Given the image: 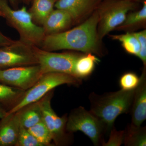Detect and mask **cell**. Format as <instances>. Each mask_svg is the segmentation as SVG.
<instances>
[{
    "label": "cell",
    "instance_id": "cell-1",
    "mask_svg": "<svg viewBox=\"0 0 146 146\" xmlns=\"http://www.w3.org/2000/svg\"><path fill=\"white\" fill-rule=\"evenodd\" d=\"M98 21L96 9L86 20L72 29L46 35L39 48L48 51L72 50L102 56L101 42L97 32Z\"/></svg>",
    "mask_w": 146,
    "mask_h": 146
},
{
    "label": "cell",
    "instance_id": "cell-2",
    "mask_svg": "<svg viewBox=\"0 0 146 146\" xmlns=\"http://www.w3.org/2000/svg\"><path fill=\"white\" fill-rule=\"evenodd\" d=\"M135 90L121 89L102 95L90 94V111L104 124L106 132L110 133L118 116L130 111Z\"/></svg>",
    "mask_w": 146,
    "mask_h": 146
},
{
    "label": "cell",
    "instance_id": "cell-3",
    "mask_svg": "<svg viewBox=\"0 0 146 146\" xmlns=\"http://www.w3.org/2000/svg\"><path fill=\"white\" fill-rule=\"evenodd\" d=\"M0 9L7 23L18 32L20 40L33 46H41L46 36L44 31L33 22L26 7L13 9L7 0H0Z\"/></svg>",
    "mask_w": 146,
    "mask_h": 146
},
{
    "label": "cell",
    "instance_id": "cell-4",
    "mask_svg": "<svg viewBox=\"0 0 146 146\" xmlns=\"http://www.w3.org/2000/svg\"><path fill=\"white\" fill-rule=\"evenodd\" d=\"M130 0H104L96 9L99 16L97 32L99 40L122 23L129 11L135 10L138 4Z\"/></svg>",
    "mask_w": 146,
    "mask_h": 146
},
{
    "label": "cell",
    "instance_id": "cell-5",
    "mask_svg": "<svg viewBox=\"0 0 146 146\" xmlns=\"http://www.w3.org/2000/svg\"><path fill=\"white\" fill-rule=\"evenodd\" d=\"M82 83L81 79L68 74L46 73L43 74L32 87L25 91L20 102L7 113L16 112L27 105L38 101L47 93L57 86L63 84L79 86Z\"/></svg>",
    "mask_w": 146,
    "mask_h": 146
},
{
    "label": "cell",
    "instance_id": "cell-6",
    "mask_svg": "<svg viewBox=\"0 0 146 146\" xmlns=\"http://www.w3.org/2000/svg\"><path fill=\"white\" fill-rule=\"evenodd\" d=\"M66 128L72 133L80 131L88 136L95 146H100L104 142L103 135L106 132L101 121L90 111L82 106L72 110L68 116Z\"/></svg>",
    "mask_w": 146,
    "mask_h": 146
},
{
    "label": "cell",
    "instance_id": "cell-7",
    "mask_svg": "<svg viewBox=\"0 0 146 146\" xmlns=\"http://www.w3.org/2000/svg\"><path fill=\"white\" fill-rule=\"evenodd\" d=\"M34 49L38 65L43 74L58 72L75 77L74 73L75 64L81 54L73 52H54L36 46H34Z\"/></svg>",
    "mask_w": 146,
    "mask_h": 146
},
{
    "label": "cell",
    "instance_id": "cell-8",
    "mask_svg": "<svg viewBox=\"0 0 146 146\" xmlns=\"http://www.w3.org/2000/svg\"><path fill=\"white\" fill-rule=\"evenodd\" d=\"M34 47L20 39L0 47V69L38 65Z\"/></svg>",
    "mask_w": 146,
    "mask_h": 146
},
{
    "label": "cell",
    "instance_id": "cell-9",
    "mask_svg": "<svg viewBox=\"0 0 146 146\" xmlns=\"http://www.w3.org/2000/svg\"><path fill=\"white\" fill-rule=\"evenodd\" d=\"M43 74L39 65L0 69V82L27 91L36 83Z\"/></svg>",
    "mask_w": 146,
    "mask_h": 146
},
{
    "label": "cell",
    "instance_id": "cell-10",
    "mask_svg": "<svg viewBox=\"0 0 146 146\" xmlns=\"http://www.w3.org/2000/svg\"><path fill=\"white\" fill-rule=\"evenodd\" d=\"M104 0H57L56 9L68 12L73 23H81L89 17Z\"/></svg>",
    "mask_w": 146,
    "mask_h": 146
},
{
    "label": "cell",
    "instance_id": "cell-11",
    "mask_svg": "<svg viewBox=\"0 0 146 146\" xmlns=\"http://www.w3.org/2000/svg\"><path fill=\"white\" fill-rule=\"evenodd\" d=\"M131 124L141 126L146 119V72L143 69L139 85L134 91L131 108Z\"/></svg>",
    "mask_w": 146,
    "mask_h": 146
},
{
    "label": "cell",
    "instance_id": "cell-12",
    "mask_svg": "<svg viewBox=\"0 0 146 146\" xmlns=\"http://www.w3.org/2000/svg\"><path fill=\"white\" fill-rule=\"evenodd\" d=\"M21 126L18 111L0 119V146H15Z\"/></svg>",
    "mask_w": 146,
    "mask_h": 146
},
{
    "label": "cell",
    "instance_id": "cell-13",
    "mask_svg": "<svg viewBox=\"0 0 146 146\" xmlns=\"http://www.w3.org/2000/svg\"><path fill=\"white\" fill-rule=\"evenodd\" d=\"M73 23L72 19L68 12L56 9L48 16L42 27L46 35L65 31Z\"/></svg>",
    "mask_w": 146,
    "mask_h": 146
},
{
    "label": "cell",
    "instance_id": "cell-14",
    "mask_svg": "<svg viewBox=\"0 0 146 146\" xmlns=\"http://www.w3.org/2000/svg\"><path fill=\"white\" fill-rule=\"evenodd\" d=\"M22 127L29 129L42 120L39 101L25 106L18 110Z\"/></svg>",
    "mask_w": 146,
    "mask_h": 146
},
{
    "label": "cell",
    "instance_id": "cell-15",
    "mask_svg": "<svg viewBox=\"0 0 146 146\" xmlns=\"http://www.w3.org/2000/svg\"><path fill=\"white\" fill-rule=\"evenodd\" d=\"M57 0H33L32 5L28 10L33 22L42 26L54 9Z\"/></svg>",
    "mask_w": 146,
    "mask_h": 146
},
{
    "label": "cell",
    "instance_id": "cell-16",
    "mask_svg": "<svg viewBox=\"0 0 146 146\" xmlns=\"http://www.w3.org/2000/svg\"><path fill=\"white\" fill-rule=\"evenodd\" d=\"M25 91L0 82V104L8 112L20 102Z\"/></svg>",
    "mask_w": 146,
    "mask_h": 146
},
{
    "label": "cell",
    "instance_id": "cell-17",
    "mask_svg": "<svg viewBox=\"0 0 146 146\" xmlns=\"http://www.w3.org/2000/svg\"><path fill=\"white\" fill-rule=\"evenodd\" d=\"M99 62V59L93 54H81L75 64V76L81 80L89 76L93 73L96 64Z\"/></svg>",
    "mask_w": 146,
    "mask_h": 146
},
{
    "label": "cell",
    "instance_id": "cell-18",
    "mask_svg": "<svg viewBox=\"0 0 146 146\" xmlns=\"http://www.w3.org/2000/svg\"><path fill=\"white\" fill-rule=\"evenodd\" d=\"M143 3L141 9L128 13L122 23L115 30L131 32V31L145 26L146 22V2Z\"/></svg>",
    "mask_w": 146,
    "mask_h": 146
},
{
    "label": "cell",
    "instance_id": "cell-19",
    "mask_svg": "<svg viewBox=\"0 0 146 146\" xmlns=\"http://www.w3.org/2000/svg\"><path fill=\"white\" fill-rule=\"evenodd\" d=\"M123 143L127 146H146L145 127H137L129 125L124 130Z\"/></svg>",
    "mask_w": 146,
    "mask_h": 146
},
{
    "label": "cell",
    "instance_id": "cell-20",
    "mask_svg": "<svg viewBox=\"0 0 146 146\" xmlns=\"http://www.w3.org/2000/svg\"><path fill=\"white\" fill-rule=\"evenodd\" d=\"M110 36L113 40L119 41L127 53L138 56L140 50V44L134 33L127 32L125 34Z\"/></svg>",
    "mask_w": 146,
    "mask_h": 146
},
{
    "label": "cell",
    "instance_id": "cell-21",
    "mask_svg": "<svg viewBox=\"0 0 146 146\" xmlns=\"http://www.w3.org/2000/svg\"><path fill=\"white\" fill-rule=\"evenodd\" d=\"M28 129L43 146H53L51 134L42 120Z\"/></svg>",
    "mask_w": 146,
    "mask_h": 146
},
{
    "label": "cell",
    "instance_id": "cell-22",
    "mask_svg": "<svg viewBox=\"0 0 146 146\" xmlns=\"http://www.w3.org/2000/svg\"><path fill=\"white\" fill-rule=\"evenodd\" d=\"M140 82V77L136 73L128 72L121 76L119 80V85L122 90L132 91L137 88Z\"/></svg>",
    "mask_w": 146,
    "mask_h": 146
},
{
    "label": "cell",
    "instance_id": "cell-23",
    "mask_svg": "<svg viewBox=\"0 0 146 146\" xmlns=\"http://www.w3.org/2000/svg\"><path fill=\"white\" fill-rule=\"evenodd\" d=\"M15 146H43L28 129L21 126Z\"/></svg>",
    "mask_w": 146,
    "mask_h": 146
},
{
    "label": "cell",
    "instance_id": "cell-24",
    "mask_svg": "<svg viewBox=\"0 0 146 146\" xmlns=\"http://www.w3.org/2000/svg\"><path fill=\"white\" fill-rule=\"evenodd\" d=\"M124 130L118 131L114 127L110 132L109 140L102 144L103 146H120L123 143Z\"/></svg>",
    "mask_w": 146,
    "mask_h": 146
},
{
    "label": "cell",
    "instance_id": "cell-25",
    "mask_svg": "<svg viewBox=\"0 0 146 146\" xmlns=\"http://www.w3.org/2000/svg\"><path fill=\"white\" fill-rule=\"evenodd\" d=\"M138 38L140 44V50L138 57L141 59L144 65V69L146 67V30L133 32Z\"/></svg>",
    "mask_w": 146,
    "mask_h": 146
},
{
    "label": "cell",
    "instance_id": "cell-26",
    "mask_svg": "<svg viewBox=\"0 0 146 146\" xmlns=\"http://www.w3.org/2000/svg\"><path fill=\"white\" fill-rule=\"evenodd\" d=\"M15 41L6 36L0 31V47L6 46L11 44Z\"/></svg>",
    "mask_w": 146,
    "mask_h": 146
},
{
    "label": "cell",
    "instance_id": "cell-27",
    "mask_svg": "<svg viewBox=\"0 0 146 146\" xmlns=\"http://www.w3.org/2000/svg\"><path fill=\"white\" fill-rule=\"evenodd\" d=\"M7 110L0 104V119L3 117L7 114Z\"/></svg>",
    "mask_w": 146,
    "mask_h": 146
},
{
    "label": "cell",
    "instance_id": "cell-28",
    "mask_svg": "<svg viewBox=\"0 0 146 146\" xmlns=\"http://www.w3.org/2000/svg\"><path fill=\"white\" fill-rule=\"evenodd\" d=\"M13 8H16L18 6L20 0H7Z\"/></svg>",
    "mask_w": 146,
    "mask_h": 146
},
{
    "label": "cell",
    "instance_id": "cell-29",
    "mask_svg": "<svg viewBox=\"0 0 146 146\" xmlns=\"http://www.w3.org/2000/svg\"><path fill=\"white\" fill-rule=\"evenodd\" d=\"M130 1H133L136 3L141 2L143 3L144 1H145L146 0H130Z\"/></svg>",
    "mask_w": 146,
    "mask_h": 146
},
{
    "label": "cell",
    "instance_id": "cell-30",
    "mask_svg": "<svg viewBox=\"0 0 146 146\" xmlns=\"http://www.w3.org/2000/svg\"><path fill=\"white\" fill-rule=\"evenodd\" d=\"M23 1L25 3H26L27 4H28L32 0H23Z\"/></svg>",
    "mask_w": 146,
    "mask_h": 146
},
{
    "label": "cell",
    "instance_id": "cell-31",
    "mask_svg": "<svg viewBox=\"0 0 146 146\" xmlns=\"http://www.w3.org/2000/svg\"><path fill=\"white\" fill-rule=\"evenodd\" d=\"M0 17H3V18L4 17L3 14V12H2L1 9H0Z\"/></svg>",
    "mask_w": 146,
    "mask_h": 146
}]
</instances>
